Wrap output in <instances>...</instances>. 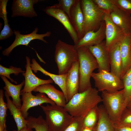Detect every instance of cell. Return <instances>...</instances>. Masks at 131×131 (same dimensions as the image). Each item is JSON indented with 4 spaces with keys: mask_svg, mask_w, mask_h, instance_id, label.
Masks as SVG:
<instances>
[{
    "mask_svg": "<svg viewBox=\"0 0 131 131\" xmlns=\"http://www.w3.org/2000/svg\"><path fill=\"white\" fill-rule=\"evenodd\" d=\"M97 89L92 87L74 95L64 108L73 117L82 118L93 107L102 102Z\"/></svg>",
    "mask_w": 131,
    "mask_h": 131,
    "instance_id": "1",
    "label": "cell"
},
{
    "mask_svg": "<svg viewBox=\"0 0 131 131\" xmlns=\"http://www.w3.org/2000/svg\"><path fill=\"white\" fill-rule=\"evenodd\" d=\"M79 56V84L78 92L84 91L91 87V75L95 70L98 68L96 59L88 47H81L76 49Z\"/></svg>",
    "mask_w": 131,
    "mask_h": 131,
    "instance_id": "2",
    "label": "cell"
},
{
    "mask_svg": "<svg viewBox=\"0 0 131 131\" xmlns=\"http://www.w3.org/2000/svg\"><path fill=\"white\" fill-rule=\"evenodd\" d=\"M54 57L59 74L67 73L74 64L79 61L78 53L74 45L60 39L55 45Z\"/></svg>",
    "mask_w": 131,
    "mask_h": 131,
    "instance_id": "3",
    "label": "cell"
},
{
    "mask_svg": "<svg viewBox=\"0 0 131 131\" xmlns=\"http://www.w3.org/2000/svg\"><path fill=\"white\" fill-rule=\"evenodd\" d=\"M45 115V120L50 131H62L72 121L73 117L64 107L56 104L40 105Z\"/></svg>",
    "mask_w": 131,
    "mask_h": 131,
    "instance_id": "4",
    "label": "cell"
},
{
    "mask_svg": "<svg viewBox=\"0 0 131 131\" xmlns=\"http://www.w3.org/2000/svg\"><path fill=\"white\" fill-rule=\"evenodd\" d=\"M102 92L103 105L109 118L114 123L119 121L125 106L123 89L113 92Z\"/></svg>",
    "mask_w": 131,
    "mask_h": 131,
    "instance_id": "5",
    "label": "cell"
},
{
    "mask_svg": "<svg viewBox=\"0 0 131 131\" xmlns=\"http://www.w3.org/2000/svg\"><path fill=\"white\" fill-rule=\"evenodd\" d=\"M84 16L83 34L90 31H96L104 21L105 13L100 9L92 0H81Z\"/></svg>",
    "mask_w": 131,
    "mask_h": 131,
    "instance_id": "6",
    "label": "cell"
},
{
    "mask_svg": "<svg viewBox=\"0 0 131 131\" xmlns=\"http://www.w3.org/2000/svg\"><path fill=\"white\" fill-rule=\"evenodd\" d=\"M91 77L94 81L95 87L99 91H117L123 88L122 80L111 72L102 70L97 73H93Z\"/></svg>",
    "mask_w": 131,
    "mask_h": 131,
    "instance_id": "7",
    "label": "cell"
},
{
    "mask_svg": "<svg viewBox=\"0 0 131 131\" xmlns=\"http://www.w3.org/2000/svg\"><path fill=\"white\" fill-rule=\"evenodd\" d=\"M103 19L106 25L105 44L108 50L117 44L121 42L126 35L113 22L110 12H105Z\"/></svg>",
    "mask_w": 131,
    "mask_h": 131,
    "instance_id": "8",
    "label": "cell"
},
{
    "mask_svg": "<svg viewBox=\"0 0 131 131\" xmlns=\"http://www.w3.org/2000/svg\"><path fill=\"white\" fill-rule=\"evenodd\" d=\"M38 31V28L36 27L31 33L23 34H21L19 30H14V34L15 36V40L10 45L3 51L2 54L4 56H8L16 47L21 45L27 46L30 42L34 40L38 39L45 43H48L44 38L49 37L51 34V32L48 31L44 33L38 34L37 33Z\"/></svg>",
    "mask_w": 131,
    "mask_h": 131,
    "instance_id": "9",
    "label": "cell"
},
{
    "mask_svg": "<svg viewBox=\"0 0 131 131\" xmlns=\"http://www.w3.org/2000/svg\"><path fill=\"white\" fill-rule=\"evenodd\" d=\"M43 11L48 15L57 19L63 25L73 41L74 45L77 44L79 40L76 32L69 17L62 10L58 4L47 7L43 9Z\"/></svg>",
    "mask_w": 131,
    "mask_h": 131,
    "instance_id": "10",
    "label": "cell"
},
{
    "mask_svg": "<svg viewBox=\"0 0 131 131\" xmlns=\"http://www.w3.org/2000/svg\"><path fill=\"white\" fill-rule=\"evenodd\" d=\"M22 102L20 110L24 117L26 119L28 116V111L30 108L44 103L53 105L55 102L48 97L44 93L39 92L35 95H33L32 92L21 93Z\"/></svg>",
    "mask_w": 131,
    "mask_h": 131,
    "instance_id": "11",
    "label": "cell"
},
{
    "mask_svg": "<svg viewBox=\"0 0 131 131\" xmlns=\"http://www.w3.org/2000/svg\"><path fill=\"white\" fill-rule=\"evenodd\" d=\"M26 71L22 74L25 78L24 86L21 93L32 92L38 87L43 84L53 83L51 79L45 80L39 78L33 73L30 66V59L28 56L26 57Z\"/></svg>",
    "mask_w": 131,
    "mask_h": 131,
    "instance_id": "12",
    "label": "cell"
},
{
    "mask_svg": "<svg viewBox=\"0 0 131 131\" xmlns=\"http://www.w3.org/2000/svg\"><path fill=\"white\" fill-rule=\"evenodd\" d=\"M38 2V0H13L11 8V17H37V14L34 9L33 6Z\"/></svg>",
    "mask_w": 131,
    "mask_h": 131,
    "instance_id": "13",
    "label": "cell"
},
{
    "mask_svg": "<svg viewBox=\"0 0 131 131\" xmlns=\"http://www.w3.org/2000/svg\"><path fill=\"white\" fill-rule=\"evenodd\" d=\"M88 47L97 62L98 72L102 70L110 72L108 51L106 45L105 41Z\"/></svg>",
    "mask_w": 131,
    "mask_h": 131,
    "instance_id": "14",
    "label": "cell"
},
{
    "mask_svg": "<svg viewBox=\"0 0 131 131\" xmlns=\"http://www.w3.org/2000/svg\"><path fill=\"white\" fill-rule=\"evenodd\" d=\"M105 24L104 21L96 31H90L86 33L74 45L76 49L81 47H89L99 44L105 39Z\"/></svg>",
    "mask_w": 131,
    "mask_h": 131,
    "instance_id": "15",
    "label": "cell"
},
{
    "mask_svg": "<svg viewBox=\"0 0 131 131\" xmlns=\"http://www.w3.org/2000/svg\"><path fill=\"white\" fill-rule=\"evenodd\" d=\"M79 67L78 61L74 64L67 73L66 85L67 102L74 95L78 93L79 84Z\"/></svg>",
    "mask_w": 131,
    "mask_h": 131,
    "instance_id": "16",
    "label": "cell"
},
{
    "mask_svg": "<svg viewBox=\"0 0 131 131\" xmlns=\"http://www.w3.org/2000/svg\"><path fill=\"white\" fill-rule=\"evenodd\" d=\"M69 19L79 40L84 36V16L81 7V0H76L72 7Z\"/></svg>",
    "mask_w": 131,
    "mask_h": 131,
    "instance_id": "17",
    "label": "cell"
},
{
    "mask_svg": "<svg viewBox=\"0 0 131 131\" xmlns=\"http://www.w3.org/2000/svg\"><path fill=\"white\" fill-rule=\"evenodd\" d=\"M33 91L45 94L57 105L64 107L67 103L65 95L62 91L55 88L50 84L41 85L36 88Z\"/></svg>",
    "mask_w": 131,
    "mask_h": 131,
    "instance_id": "18",
    "label": "cell"
},
{
    "mask_svg": "<svg viewBox=\"0 0 131 131\" xmlns=\"http://www.w3.org/2000/svg\"><path fill=\"white\" fill-rule=\"evenodd\" d=\"M113 22L120 27L126 35L131 34V15L117 6L110 13Z\"/></svg>",
    "mask_w": 131,
    "mask_h": 131,
    "instance_id": "19",
    "label": "cell"
},
{
    "mask_svg": "<svg viewBox=\"0 0 131 131\" xmlns=\"http://www.w3.org/2000/svg\"><path fill=\"white\" fill-rule=\"evenodd\" d=\"M30 66L32 70L34 73H36L38 71H40L51 78L55 83L59 86L64 94L67 103V97L66 85L67 74L57 75L50 73L41 67L34 58L32 59V63L31 64Z\"/></svg>",
    "mask_w": 131,
    "mask_h": 131,
    "instance_id": "20",
    "label": "cell"
},
{
    "mask_svg": "<svg viewBox=\"0 0 131 131\" xmlns=\"http://www.w3.org/2000/svg\"><path fill=\"white\" fill-rule=\"evenodd\" d=\"M120 50L122 62V78L131 67V35H126L121 42Z\"/></svg>",
    "mask_w": 131,
    "mask_h": 131,
    "instance_id": "21",
    "label": "cell"
},
{
    "mask_svg": "<svg viewBox=\"0 0 131 131\" xmlns=\"http://www.w3.org/2000/svg\"><path fill=\"white\" fill-rule=\"evenodd\" d=\"M120 43L110 49L108 51L110 72L121 79L122 62L120 50Z\"/></svg>",
    "mask_w": 131,
    "mask_h": 131,
    "instance_id": "22",
    "label": "cell"
},
{
    "mask_svg": "<svg viewBox=\"0 0 131 131\" xmlns=\"http://www.w3.org/2000/svg\"><path fill=\"white\" fill-rule=\"evenodd\" d=\"M1 78L5 84L3 89L9 97L12 99V102L20 110L22 106L21 99L20 98L21 89L25 84V80L19 84L15 85L12 84L5 77L0 75Z\"/></svg>",
    "mask_w": 131,
    "mask_h": 131,
    "instance_id": "23",
    "label": "cell"
},
{
    "mask_svg": "<svg viewBox=\"0 0 131 131\" xmlns=\"http://www.w3.org/2000/svg\"><path fill=\"white\" fill-rule=\"evenodd\" d=\"M99 117L94 131H115L114 123L108 116L103 105L98 106Z\"/></svg>",
    "mask_w": 131,
    "mask_h": 131,
    "instance_id": "24",
    "label": "cell"
},
{
    "mask_svg": "<svg viewBox=\"0 0 131 131\" xmlns=\"http://www.w3.org/2000/svg\"><path fill=\"white\" fill-rule=\"evenodd\" d=\"M8 0H0V17L4 21V27L1 31L0 35V40L7 39L12 36L14 31L11 28L8 23L7 16V6Z\"/></svg>",
    "mask_w": 131,
    "mask_h": 131,
    "instance_id": "25",
    "label": "cell"
},
{
    "mask_svg": "<svg viewBox=\"0 0 131 131\" xmlns=\"http://www.w3.org/2000/svg\"><path fill=\"white\" fill-rule=\"evenodd\" d=\"M7 104L10 115L13 116L17 127V131L27 126V121L23 117L20 109H18L13 103L7 94L5 92Z\"/></svg>",
    "mask_w": 131,
    "mask_h": 131,
    "instance_id": "26",
    "label": "cell"
},
{
    "mask_svg": "<svg viewBox=\"0 0 131 131\" xmlns=\"http://www.w3.org/2000/svg\"><path fill=\"white\" fill-rule=\"evenodd\" d=\"M27 126L35 131H50L46 120L41 115L37 117L29 116L26 119Z\"/></svg>",
    "mask_w": 131,
    "mask_h": 131,
    "instance_id": "27",
    "label": "cell"
},
{
    "mask_svg": "<svg viewBox=\"0 0 131 131\" xmlns=\"http://www.w3.org/2000/svg\"><path fill=\"white\" fill-rule=\"evenodd\" d=\"M99 117L98 106L97 105L92 108L83 119V127L89 128L94 130L97 123Z\"/></svg>",
    "mask_w": 131,
    "mask_h": 131,
    "instance_id": "28",
    "label": "cell"
},
{
    "mask_svg": "<svg viewBox=\"0 0 131 131\" xmlns=\"http://www.w3.org/2000/svg\"><path fill=\"white\" fill-rule=\"evenodd\" d=\"M123 85V89L125 106L131 100V67L122 78Z\"/></svg>",
    "mask_w": 131,
    "mask_h": 131,
    "instance_id": "29",
    "label": "cell"
},
{
    "mask_svg": "<svg viewBox=\"0 0 131 131\" xmlns=\"http://www.w3.org/2000/svg\"><path fill=\"white\" fill-rule=\"evenodd\" d=\"M4 92L2 89L0 90V131H3L6 129V118L8 107L7 103L4 100Z\"/></svg>",
    "mask_w": 131,
    "mask_h": 131,
    "instance_id": "30",
    "label": "cell"
},
{
    "mask_svg": "<svg viewBox=\"0 0 131 131\" xmlns=\"http://www.w3.org/2000/svg\"><path fill=\"white\" fill-rule=\"evenodd\" d=\"M25 72V71L23 70L20 68L11 66L9 68H7L0 65V75L5 77L9 79L12 82H14L16 84L17 83V82L10 77V74H14L15 75H17L20 73L23 74Z\"/></svg>",
    "mask_w": 131,
    "mask_h": 131,
    "instance_id": "31",
    "label": "cell"
},
{
    "mask_svg": "<svg viewBox=\"0 0 131 131\" xmlns=\"http://www.w3.org/2000/svg\"><path fill=\"white\" fill-rule=\"evenodd\" d=\"M100 9L110 13L117 7L115 0H92Z\"/></svg>",
    "mask_w": 131,
    "mask_h": 131,
    "instance_id": "32",
    "label": "cell"
},
{
    "mask_svg": "<svg viewBox=\"0 0 131 131\" xmlns=\"http://www.w3.org/2000/svg\"><path fill=\"white\" fill-rule=\"evenodd\" d=\"M114 124L118 126L131 127V110L126 107L123 110L119 122Z\"/></svg>",
    "mask_w": 131,
    "mask_h": 131,
    "instance_id": "33",
    "label": "cell"
},
{
    "mask_svg": "<svg viewBox=\"0 0 131 131\" xmlns=\"http://www.w3.org/2000/svg\"><path fill=\"white\" fill-rule=\"evenodd\" d=\"M83 118L79 117H73L71 122L62 131H81L83 128Z\"/></svg>",
    "mask_w": 131,
    "mask_h": 131,
    "instance_id": "34",
    "label": "cell"
},
{
    "mask_svg": "<svg viewBox=\"0 0 131 131\" xmlns=\"http://www.w3.org/2000/svg\"><path fill=\"white\" fill-rule=\"evenodd\" d=\"M76 0H59L58 4L69 18L71 8Z\"/></svg>",
    "mask_w": 131,
    "mask_h": 131,
    "instance_id": "35",
    "label": "cell"
},
{
    "mask_svg": "<svg viewBox=\"0 0 131 131\" xmlns=\"http://www.w3.org/2000/svg\"><path fill=\"white\" fill-rule=\"evenodd\" d=\"M119 8L131 15V0H115Z\"/></svg>",
    "mask_w": 131,
    "mask_h": 131,
    "instance_id": "36",
    "label": "cell"
},
{
    "mask_svg": "<svg viewBox=\"0 0 131 131\" xmlns=\"http://www.w3.org/2000/svg\"><path fill=\"white\" fill-rule=\"evenodd\" d=\"M114 125L115 131H131V127H120Z\"/></svg>",
    "mask_w": 131,
    "mask_h": 131,
    "instance_id": "37",
    "label": "cell"
},
{
    "mask_svg": "<svg viewBox=\"0 0 131 131\" xmlns=\"http://www.w3.org/2000/svg\"><path fill=\"white\" fill-rule=\"evenodd\" d=\"M18 131H33L32 129L26 126L23 128Z\"/></svg>",
    "mask_w": 131,
    "mask_h": 131,
    "instance_id": "38",
    "label": "cell"
},
{
    "mask_svg": "<svg viewBox=\"0 0 131 131\" xmlns=\"http://www.w3.org/2000/svg\"><path fill=\"white\" fill-rule=\"evenodd\" d=\"M81 131H94V130L88 127H83Z\"/></svg>",
    "mask_w": 131,
    "mask_h": 131,
    "instance_id": "39",
    "label": "cell"
},
{
    "mask_svg": "<svg viewBox=\"0 0 131 131\" xmlns=\"http://www.w3.org/2000/svg\"><path fill=\"white\" fill-rule=\"evenodd\" d=\"M126 107L131 110V100L127 105Z\"/></svg>",
    "mask_w": 131,
    "mask_h": 131,
    "instance_id": "40",
    "label": "cell"
},
{
    "mask_svg": "<svg viewBox=\"0 0 131 131\" xmlns=\"http://www.w3.org/2000/svg\"><path fill=\"white\" fill-rule=\"evenodd\" d=\"M3 131H8L6 130V129H4V130ZM16 131V130H13V131Z\"/></svg>",
    "mask_w": 131,
    "mask_h": 131,
    "instance_id": "41",
    "label": "cell"
},
{
    "mask_svg": "<svg viewBox=\"0 0 131 131\" xmlns=\"http://www.w3.org/2000/svg\"></svg>",
    "mask_w": 131,
    "mask_h": 131,
    "instance_id": "42",
    "label": "cell"
}]
</instances>
